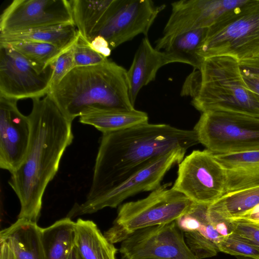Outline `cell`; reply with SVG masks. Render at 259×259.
I'll return each mask as SVG.
<instances>
[{
	"label": "cell",
	"instance_id": "obj_1",
	"mask_svg": "<svg viewBox=\"0 0 259 259\" xmlns=\"http://www.w3.org/2000/svg\"><path fill=\"white\" fill-rule=\"evenodd\" d=\"M198 144L193 130L148 122L102 134L89 192L85 200L72 208L90 205L152 159Z\"/></svg>",
	"mask_w": 259,
	"mask_h": 259
},
{
	"label": "cell",
	"instance_id": "obj_2",
	"mask_svg": "<svg viewBox=\"0 0 259 259\" xmlns=\"http://www.w3.org/2000/svg\"><path fill=\"white\" fill-rule=\"evenodd\" d=\"M28 115L30 137L24 158L11 174L8 183L18 198V219L38 221L46 188L59 169L62 156L72 143V122L48 94L34 98Z\"/></svg>",
	"mask_w": 259,
	"mask_h": 259
},
{
	"label": "cell",
	"instance_id": "obj_3",
	"mask_svg": "<svg viewBox=\"0 0 259 259\" xmlns=\"http://www.w3.org/2000/svg\"><path fill=\"white\" fill-rule=\"evenodd\" d=\"M48 94L70 122L77 117L109 111L134 110L127 70L110 59L75 67Z\"/></svg>",
	"mask_w": 259,
	"mask_h": 259
},
{
	"label": "cell",
	"instance_id": "obj_4",
	"mask_svg": "<svg viewBox=\"0 0 259 259\" xmlns=\"http://www.w3.org/2000/svg\"><path fill=\"white\" fill-rule=\"evenodd\" d=\"M182 95L201 113L226 112L259 117V103L242 77L239 61L229 56L203 58L187 78Z\"/></svg>",
	"mask_w": 259,
	"mask_h": 259
},
{
	"label": "cell",
	"instance_id": "obj_5",
	"mask_svg": "<svg viewBox=\"0 0 259 259\" xmlns=\"http://www.w3.org/2000/svg\"><path fill=\"white\" fill-rule=\"evenodd\" d=\"M160 185L145 198L120 205L111 227L104 235L111 243H121L134 232L176 221L194 203L182 193Z\"/></svg>",
	"mask_w": 259,
	"mask_h": 259
},
{
	"label": "cell",
	"instance_id": "obj_6",
	"mask_svg": "<svg viewBox=\"0 0 259 259\" xmlns=\"http://www.w3.org/2000/svg\"><path fill=\"white\" fill-rule=\"evenodd\" d=\"M259 54V0H248L208 28L198 55L229 56L238 61Z\"/></svg>",
	"mask_w": 259,
	"mask_h": 259
},
{
	"label": "cell",
	"instance_id": "obj_7",
	"mask_svg": "<svg viewBox=\"0 0 259 259\" xmlns=\"http://www.w3.org/2000/svg\"><path fill=\"white\" fill-rule=\"evenodd\" d=\"M193 130L199 143L214 154L259 150L258 117L233 112H203Z\"/></svg>",
	"mask_w": 259,
	"mask_h": 259
},
{
	"label": "cell",
	"instance_id": "obj_8",
	"mask_svg": "<svg viewBox=\"0 0 259 259\" xmlns=\"http://www.w3.org/2000/svg\"><path fill=\"white\" fill-rule=\"evenodd\" d=\"M226 174L215 154L194 150L178 165L177 178L171 187L193 202L210 205L225 194Z\"/></svg>",
	"mask_w": 259,
	"mask_h": 259
},
{
	"label": "cell",
	"instance_id": "obj_9",
	"mask_svg": "<svg viewBox=\"0 0 259 259\" xmlns=\"http://www.w3.org/2000/svg\"><path fill=\"white\" fill-rule=\"evenodd\" d=\"M164 8V5L156 6L150 0H112L91 42L95 37L102 36L112 50L139 34L147 36L155 19Z\"/></svg>",
	"mask_w": 259,
	"mask_h": 259
},
{
	"label": "cell",
	"instance_id": "obj_10",
	"mask_svg": "<svg viewBox=\"0 0 259 259\" xmlns=\"http://www.w3.org/2000/svg\"><path fill=\"white\" fill-rule=\"evenodd\" d=\"M52 74L51 64L43 67L0 45V96L17 101L40 98L49 92Z\"/></svg>",
	"mask_w": 259,
	"mask_h": 259
},
{
	"label": "cell",
	"instance_id": "obj_11",
	"mask_svg": "<svg viewBox=\"0 0 259 259\" xmlns=\"http://www.w3.org/2000/svg\"><path fill=\"white\" fill-rule=\"evenodd\" d=\"M186 151L177 149L152 159L90 205L80 209H71L66 217L71 219L92 214L106 207L115 208L135 194L155 190L161 185L164 176L171 167L182 161Z\"/></svg>",
	"mask_w": 259,
	"mask_h": 259
},
{
	"label": "cell",
	"instance_id": "obj_12",
	"mask_svg": "<svg viewBox=\"0 0 259 259\" xmlns=\"http://www.w3.org/2000/svg\"><path fill=\"white\" fill-rule=\"evenodd\" d=\"M121 259H197L176 221L138 230L121 242Z\"/></svg>",
	"mask_w": 259,
	"mask_h": 259
},
{
	"label": "cell",
	"instance_id": "obj_13",
	"mask_svg": "<svg viewBox=\"0 0 259 259\" xmlns=\"http://www.w3.org/2000/svg\"><path fill=\"white\" fill-rule=\"evenodd\" d=\"M248 0H182L171 3V13L155 48L162 51L176 36L208 28Z\"/></svg>",
	"mask_w": 259,
	"mask_h": 259
},
{
	"label": "cell",
	"instance_id": "obj_14",
	"mask_svg": "<svg viewBox=\"0 0 259 259\" xmlns=\"http://www.w3.org/2000/svg\"><path fill=\"white\" fill-rule=\"evenodd\" d=\"M74 24L68 0H14L0 18V33Z\"/></svg>",
	"mask_w": 259,
	"mask_h": 259
},
{
	"label": "cell",
	"instance_id": "obj_15",
	"mask_svg": "<svg viewBox=\"0 0 259 259\" xmlns=\"http://www.w3.org/2000/svg\"><path fill=\"white\" fill-rule=\"evenodd\" d=\"M209 205L194 202L176 221L191 251L200 257L217 250L221 240L232 232L230 220L221 219L208 211Z\"/></svg>",
	"mask_w": 259,
	"mask_h": 259
},
{
	"label": "cell",
	"instance_id": "obj_16",
	"mask_svg": "<svg viewBox=\"0 0 259 259\" xmlns=\"http://www.w3.org/2000/svg\"><path fill=\"white\" fill-rule=\"evenodd\" d=\"M30 137L28 116L18 109L17 100L0 96V167L11 174L26 155Z\"/></svg>",
	"mask_w": 259,
	"mask_h": 259
},
{
	"label": "cell",
	"instance_id": "obj_17",
	"mask_svg": "<svg viewBox=\"0 0 259 259\" xmlns=\"http://www.w3.org/2000/svg\"><path fill=\"white\" fill-rule=\"evenodd\" d=\"M171 62L164 52L154 48L148 36L142 39L127 70L130 97L133 105L141 89L155 80L161 67Z\"/></svg>",
	"mask_w": 259,
	"mask_h": 259
},
{
	"label": "cell",
	"instance_id": "obj_18",
	"mask_svg": "<svg viewBox=\"0 0 259 259\" xmlns=\"http://www.w3.org/2000/svg\"><path fill=\"white\" fill-rule=\"evenodd\" d=\"M214 154L225 171V193L259 186V150Z\"/></svg>",
	"mask_w": 259,
	"mask_h": 259
},
{
	"label": "cell",
	"instance_id": "obj_19",
	"mask_svg": "<svg viewBox=\"0 0 259 259\" xmlns=\"http://www.w3.org/2000/svg\"><path fill=\"white\" fill-rule=\"evenodd\" d=\"M41 228L37 223L18 219L0 233V240L10 244L15 259H46L41 239Z\"/></svg>",
	"mask_w": 259,
	"mask_h": 259
},
{
	"label": "cell",
	"instance_id": "obj_20",
	"mask_svg": "<svg viewBox=\"0 0 259 259\" xmlns=\"http://www.w3.org/2000/svg\"><path fill=\"white\" fill-rule=\"evenodd\" d=\"M74 248L82 259H116L117 249L92 221L75 222Z\"/></svg>",
	"mask_w": 259,
	"mask_h": 259
},
{
	"label": "cell",
	"instance_id": "obj_21",
	"mask_svg": "<svg viewBox=\"0 0 259 259\" xmlns=\"http://www.w3.org/2000/svg\"><path fill=\"white\" fill-rule=\"evenodd\" d=\"M79 33L74 24L51 26L20 32L0 33V42L34 41L53 45L64 51L72 46Z\"/></svg>",
	"mask_w": 259,
	"mask_h": 259
},
{
	"label": "cell",
	"instance_id": "obj_22",
	"mask_svg": "<svg viewBox=\"0 0 259 259\" xmlns=\"http://www.w3.org/2000/svg\"><path fill=\"white\" fill-rule=\"evenodd\" d=\"M75 222L65 217L41 228L46 259H69L74 247Z\"/></svg>",
	"mask_w": 259,
	"mask_h": 259
},
{
	"label": "cell",
	"instance_id": "obj_23",
	"mask_svg": "<svg viewBox=\"0 0 259 259\" xmlns=\"http://www.w3.org/2000/svg\"><path fill=\"white\" fill-rule=\"evenodd\" d=\"M208 28H200L181 33L171 39L163 51L171 63L187 64L198 69L203 59L198 55Z\"/></svg>",
	"mask_w": 259,
	"mask_h": 259
},
{
	"label": "cell",
	"instance_id": "obj_24",
	"mask_svg": "<svg viewBox=\"0 0 259 259\" xmlns=\"http://www.w3.org/2000/svg\"><path fill=\"white\" fill-rule=\"evenodd\" d=\"M79 121L93 126L104 134L147 122L148 116L146 112L136 109L132 111H109L80 116Z\"/></svg>",
	"mask_w": 259,
	"mask_h": 259
},
{
	"label": "cell",
	"instance_id": "obj_25",
	"mask_svg": "<svg viewBox=\"0 0 259 259\" xmlns=\"http://www.w3.org/2000/svg\"><path fill=\"white\" fill-rule=\"evenodd\" d=\"M259 204V186L226 193L208 205L217 217L228 220L237 217Z\"/></svg>",
	"mask_w": 259,
	"mask_h": 259
},
{
	"label": "cell",
	"instance_id": "obj_26",
	"mask_svg": "<svg viewBox=\"0 0 259 259\" xmlns=\"http://www.w3.org/2000/svg\"><path fill=\"white\" fill-rule=\"evenodd\" d=\"M75 25L79 33L89 42L112 0L69 1Z\"/></svg>",
	"mask_w": 259,
	"mask_h": 259
},
{
	"label": "cell",
	"instance_id": "obj_27",
	"mask_svg": "<svg viewBox=\"0 0 259 259\" xmlns=\"http://www.w3.org/2000/svg\"><path fill=\"white\" fill-rule=\"evenodd\" d=\"M9 47L29 60L46 68L63 51L55 46L34 41H15L0 42Z\"/></svg>",
	"mask_w": 259,
	"mask_h": 259
},
{
	"label": "cell",
	"instance_id": "obj_28",
	"mask_svg": "<svg viewBox=\"0 0 259 259\" xmlns=\"http://www.w3.org/2000/svg\"><path fill=\"white\" fill-rule=\"evenodd\" d=\"M218 248L219 251L231 255L259 259V249L233 233L225 236L221 240Z\"/></svg>",
	"mask_w": 259,
	"mask_h": 259
},
{
	"label": "cell",
	"instance_id": "obj_29",
	"mask_svg": "<svg viewBox=\"0 0 259 259\" xmlns=\"http://www.w3.org/2000/svg\"><path fill=\"white\" fill-rule=\"evenodd\" d=\"M108 59L93 50L79 34L74 44L75 67L88 66L102 63Z\"/></svg>",
	"mask_w": 259,
	"mask_h": 259
},
{
	"label": "cell",
	"instance_id": "obj_30",
	"mask_svg": "<svg viewBox=\"0 0 259 259\" xmlns=\"http://www.w3.org/2000/svg\"><path fill=\"white\" fill-rule=\"evenodd\" d=\"M243 79L259 103V54L239 61Z\"/></svg>",
	"mask_w": 259,
	"mask_h": 259
},
{
	"label": "cell",
	"instance_id": "obj_31",
	"mask_svg": "<svg viewBox=\"0 0 259 259\" xmlns=\"http://www.w3.org/2000/svg\"><path fill=\"white\" fill-rule=\"evenodd\" d=\"M74 44L62 51L50 64L53 67L50 89L57 84L70 70L75 67Z\"/></svg>",
	"mask_w": 259,
	"mask_h": 259
},
{
	"label": "cell",
	"instance_id": "obj_32",
	"mask_svg": "<svg viewBox=\"0 0 259 259\" xmlns=\"http://www.w3.org/2000/svg\"><path fill=\"white\" fill-rule=\"evenodd\" d=\"M230 220L232 225V233L247 241L259 249V226L242 221Z\"/></svg>",
	"mask_w": 259,
	"mask_h": 259
},
{
	"label": "cell",
	"instance_id": "obj_33",
	"mask_svg": "<svg viewBox=\"0 0 259 259\" xmlns=\"http://www.w3.org/2000/svg\"><path fill=\"white\" fill-rule=\"evenodd\" d=\"M89 45L93 50L106 58L111 54L112 50L108 42L102 36L95 37Z\"/></svg>",
	"mask_w": 259,
	"mask_h": 259
},
{
	"label": "cell",
	"instance_id": "obj_34",
	"mask_svg": "<svg viewBox=\"0 0 259 259\" xmlns=\"http://www.w3.org/2000/svg\"><path fill=\"white\" fill-rule=\"evenodd\" d=\"M230 220L245 221L259 226V204L245 212Z\"/></svg>",
	"mask_w": 259,
	"mask_h": 259
},
{
	"label": "cell",
	"instance_id": "obj_35",
	"mask_svg": "<svg viewBox=\"0 0 259 259\" xmlns=\"http://www.w3.org/2000/svg\"><path fill=\"white\" fill-rule=\"evenodd\" d=\"M0 259H15L13 250L9 243L4 240H0Z\"/></svg>",
	"mask_w": 259,
	"mask_h": 259
},
{
	"label": "cell",
	"instance_id": "obj_36",
	"mask_svg": "<svg viewBox=\"0 0 259 259\" xmlns=\"http://www.w3.org/2000/svg\"><path fill=\"white\" fill-rule=\"evenodd\" d=\"M74 252H75V259H82L80 256H79V255L78 254V253L77 252V251H76L75 249L74 248Z\"/></svg>",
	"mask_w": 259,
	"mask_h": 259
},
{
	"label": "cell",
	"instance_id": "obj_37",
	"mask_svg": "<svg viewBox=\"0 0 259 259\" xmlns=\"http://www.w3.org/2000/svg\"><path fill=\"white\" fill-rule=\"evenodd\" d=\"M69 259H75V252H74V249L73 248L71 253V255H70V256L69 257Z\"/></svg>",
	"mask_w": 259,
	"mask_h": 259
},
{
	"label": "cell",
	"instance_id": "obj_38",
	"mask_svg": "<svg viewBox=\"0 0 259 259\" xmlns=\"http://www.w3.org/2000/svg\"><path fill=\"white\" fill-rule=\"evenodd\" d=\"M237 258H238V259H252V258H251L245 257H242V256H239V257H237Z\"/></svg>",
	"mask_w": 259,
	"mask_h": 259
}]
</instances>
